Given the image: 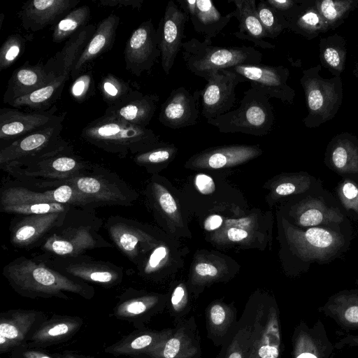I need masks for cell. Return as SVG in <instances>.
Returning <instances> with one entry per match:
<instances>
[{"label":"cell","instance_id":"29","mask_svg":"<svg viewBox=\"0 0 358 358\" xmlns=\"http://www.w3.org/2000/svg\"><path fill=\"white\" fill-rule=\"evenodd\" d=\"M83 324V319L78 316L53 315L32 331L26 345L39 348L65 342L78 332Z\"/></svg>","mask_w":358,"mask_h":358},{"label":"cell","instance_id":"8","mask_svg":"<svg viewBox=\"0 0 358 358\" xmlns=\"http://www.w3.org/2000/svg\"><path fill=\"white\" fill-rule=\"evenodd\" d=\"M269 97L250 88L243 92L240 106L217 118L207 120L222 133H243L257 136L268 135L274 124V113Z\"/></svg>","mask_w":358,"mask_h":358},{"label":"cell","instance_id":"13","mask_svg":"<svg viewBox=\"0 0 358 358\" xmlns=\"http://www.w3.org/2000/svg\"><path fill=\"white\" fill-rule=\"evenodd\" d=\"M105 228L113 243L136 266L157 245L155 234L134 220L111 215L106 221Z\"/></svg>","mask_w":358,"mask_h":358},{"label":"cell","instance_id":"33","mask_svg":"<svg viewBox=\"0 0 358 358\" xmlns=\"http://www.w3.org/2000/svg\"><path fill=\"white\" fill-rule=\"evenodd\" d=\"M119 23L120 17L113 13L99 22L94 35L72 69V78H77L87 64L111 49Z\"/></svg>","mask_w":358,"mask_h":358},{"label":"cell","instance_id":"35","mask_svg":"<svg viewBox=\"0 0 358 358\" xmlns=\"http://www.w3.org/2000/svg\"><path fill=\"white\" fill-rule=\"evenodd\" d=\"M207 336L216 347H222L237 322V310L232 303L222 301L210 303L206 309Z\"/></svg>","mask_w":358,"mask_h":358},{"label":"cell","instance_id":"48","mask_svg":"<svg viewBox=\"0 0 358 358\" xmlns=\"http://www.w3.org/2000/svg\"><path fill=\"white\" fill-rule=\"evenodd\" d=\"M354 1L324 0L317 2L319 13L326 22L333 24L348 11Z\"/></svg>","mask_w":358,"mask_h":358},{"label":"cell","instance_id":"63","mask_svg":"<svg viewBox=\"0 0 358 358\" xmlns=\"http://www.w3.org/2000/svg\"><path fill=\"white\" fill-rule=\"evenodd\" d=\"M357 285H358V280H357Z\"/></svg>","mask_w":358,"mask_h":358},{"label":"cell","instance_id":"40","mask_svg":"<svg viewBox=\"0 0 358 358\" xmlns=\"http://www.w3.org/2000/svg\"><path fill=\"white\" fill-rule=\"evenodd\" d=\"M90 16L91 9L87 5L74 8L55 25L52 35V41L60 43L69 39L87 25Z\"/></svg>","mask_w":358,"mask_h":358},{"label":"cell","instance_id":"27","mask_svg":"<svg viewBox=\"0 0 358 358\" xmlns=\"http://www.w3.org/2000/svg\"><path fill=\"white\" fill-rule=\"evenodd\" d=\"M262 153L257 145H228L206 149L189 160V166L199 169H218L248 162Z\"/></svg>","mask_w":358,"mask_h":358},{"label":"cell","instance_id":"37","mask_svg":"<svg viewBox=\"0 0 358 358\" xmlns=\"http://www.w3.org/2000/svg\"><path fill=\"white\" fill-rule=\"evenodd\" d=\"M319 311L345 329L358 330V292H338L329 298Z\"/></svg>","mask_w":358,"mask_h":358},{"label":"cell","instance_id":"26","mask_svg":"<svg viewBox=\"0 0 358 358\" xmlns=\"http://www.w3.org/2000/svg\"><path fill=\"white\" fill-rule=\"evenodd\" d=\"M292 345V358H330L335 348L320 320L312 326L301 320L294 329Z\"/></svg>","mask_w":358,"mask_h":358},{"label":"cell","instance_id":"53","mask_svg":"<svg viewBox=\"0 0 358 358\" xmlns=\"http://www.w3.org/2000/svg\"><path fill=\"white\" fill-rule=\"evenodd\" d=\"M266 2L284 19L294 10L295 2L292 0H266Z\"/></svg>","mask_w":358,"mask_h":358},{"label":"cell","instance_id":"44","mask_svg":"<svg viewBox=\"0 0 358 358\" xmlns=\"http://www.w3.org/2000/svg\"><path fill=\"white\" fill-rule=\"evenodd\" d=\"M257 12L267 38H275L285 28V19L264 0L257 4Z\"/></svg>","mask_w":358,"mask_h":358},{"label":"cell","instance_id":"15","mask_svg":"<svg viewBox=\"0 0 358 358\" xmlns=\"http://www.w3.org/2000/svg\"><path fill=\"white\" fill-rule=\"evenodd\" d=\"M158 35L151 19L143 21L128 38L124 50L125 68L136 76L150 71L161 57Z\"/></svg>","mask_w":358,"mask_h":358},{"label":"cell","instance_id":"19","mask_svg":"<svg viewBox=\"0 0 358 358\" xmlns=\"http://www.w3.org/2000/svg\"><path fill=\"white\" fill-rule=\"evenodd\" d=\"M189 20L187 14L173 1H169L157 29L161 64L166 75L170 73L182 48L185 27Z\"/></svg>","mask_w":358,"mask_h":358},{"label":"cell","instance_id":"11","mask_svg":"<svg viewBox=\"0 0 358 358\" xmlns=\"http://www.w3.org/2000/svg\"><path fill=\"white\" fill-rule=\"evenodd\" d=\"M265 301L266 296H253L248 301L234 330L215 358H255Z\"/></svg>","mask_w":358,"mask_h":358},{"label":"cell","instance_id":"7","mask_svg":"<svg viewBox=\"0 0 358 358\" xmlns=\"http://www.w3.org/2000/svg\"><path fill=\"white\" fill-rule=\"evenodd\" d=\"M182 48L186 68L204 80L217 70L258 64L262 59V54L253 47L215 46L195 38L183 42Z\"/></svg>","mask_w":358,"mask_h":358},{"label":"cell","instance_id":"36","mask_svg":"<svg viewBox=\"0 0 358 358\" xmlns=\"http://www.w3.org/2000/svg\"><path fill=\"white\" fill-rule=\"evenodd\" d=\"M292 215L301 227H314L320 224L341 223L343 215L338 208L329 207L319 198H307L298 203Z\"/></svg>","mask_w":358,"mask_h":358},{"label":"cell","instance_id":"16","mask_svg":"<svg viewBox=\"0 0 358 358\" xmlns=\"http://www.w3.org/2000/svg\"><path fill=\"white\" fill-rule=\"evenodd\" d=\"M167 301L163 294L129 288L118 296L113 315L132 323L136 329L144 328L154 316L164 311Z\"/></svg>","mask_w":358,"mask_h":358},{"label":"cell","instance_id":"49","mask_svg":"<svg viewBox=\"0 0 358 358\" xmlns=\"http://www.w3.org/2000/svg\"><path fill=\"white\" fill-rule=\"evenodd\" d=\"M337 192L343 207L358 215V185L353 180L345 179L339 184Z\"/></svg>","mask_w":358,"mask_h":358},{"label":"cell","instance_id":"22","mask_svg":"<svg viewBox=\"0 0 358 358\" xmlns=\"http://www.w3.org/2000/svg\"><path fill=\"white\" fill-rule=\"evenodd\" d=\"M52 111L24 113L17 109L0 110V140L6 145L43 128L63 122L64 115Z\"/></svg>","mask_w":358,"mask_h":358},{"label":"cell","instance_id":"5","mask_svg":"<svg viewBox=\"0 0 358 358\" xmlns=\"http://www.w3.org/2000/svg\"><path fill=\"white\" fill-rule=\"evenodd\" d=\"M81 136L88 143L121 158L150 150L161 144L151 129L105 115L88 123L83 129Z\"/></svg>","mask_w":358,"mask_h":358},{"label":"cell","instance_id":"50","mask_svg":"<svg viewBox=\"0 0 358 358\" xmlns=\"http://www.w3.org/2000/svg\"><path fill=\"white\" fill-rule=\"evenodd\" d=\"M219 273L218 268L214 265L205 262H199L194 269L192 285L196 287L203 286L215 280Z\"/></svg>","mask_w":358,"mask_h":358},{"label":"cell","instance_id":"20","mask_svg":"<svg viewBox=\"0 0 358 358\" xmlns=\"http://www.w3.org/2000/svg\"><path fill=\"white\" fill-rule=\"evenodd\" d=\"M243 76L252 88L263 92L269 98L280 99L292 102L294 92L286 81L288 70L283 66H268L262 64L238 65L227 69Z\"/></svg>","mask_w":358,"mask_h":358},{"label":"cell","instance_id":"54","mask_svg":"<svg viewBox=\"0 0 358 358\" xmlns=\"http://www.w3.org/2000/svg\"><path fill=\"white\" fill-rule=\"evenodd\" d=\"M323 57L326 63L331 67L341 70L343 66V56L340 50L336 48L328 47L323 52Z\"/></svg>","mask_w":358,"mask_h":358},{"label":"cell","instance_id":"4","mask_svg":"<svg viewBox=\"0 0 358 358\" xmlns=\"http://www.w3.org/2000/svg\"><path fill=\"white\" fill-rule=\"evenodd\" d=\"M103 220L94 208L72 206L40 246L45 254L71 257L87 250L113 247L99 233Z\"/></svg>","mask_w":358,"mask_h":358},{"label":"cell","instance_id":"12","mask_svg":"<svg viewBox=\"0 0 358 358\" xmlns=\"http://www.w3.org/2000/svg\"><path fill=\"white\" fill-rule=\"evenodd\" d=\"M285 233L292 251L307 262H322L334 256L343 246L339 233L322 227L301 230L285 222Z\"/></svg>","mask_w":358,"mask_h":358},{"label":"cell","instance_id":"3","mask_svg":"<svg viewBox=\"0 0 358 358\" xmlns=\"http://www.w3.org/2000/svg\"><path fill=\"white\" fill-rule=\"evenodd\" d=\"M72 206L95 208L96 206L73 186L37 190L14 180L1 185L0 212L15 215L64 212Z\"/></svg>","mask_w":358,"mask_h":358},{"label":"cell","instance_id":"30","mask_svg":"<svg viewBox=\"0 0 358 358\" xmlns=\"http://www.w3.org/2000/svg\"><path fill=\"white\" fill-rule=\"evenodd\" d=\"M55 79L46 72L42 62L31 65L27 61L13 71L3 94V102L10 105L15 99L50 84Z\"/></svg>","mask_w":358,"mask_h":358},{"label":"cell","instance_id":"17","mask_svg":"<svg viewBox=\"0 0 358 358\" xmlns=\"http://www.w3.org/2000/svg\"><path fill=\"white\" fill-rule=\"evenodd\" d=\"M68 210L16 216L9 227L10 244L26 250L40 247L60 224Z\"/></svg>","mask_w":358,"mask_h":358},{"label":"cell","instance_id":"45","mask_svg":"<svg viewBox=\"0 0 358 358\" xmlns=\"http://www.w3.org/2000/svg\"><path fill=\"white\" fill-rule=\"evenodd\" d=\"M167 305L171 317L175 322L187 317L190 311L188 292L183 284H179L172 291Z\"/></svg>","mask_w":358,"mask_h":358},{"label":"cell","instance_id":"2","mask_svg":"<svg viewBox=\"0 0 358 358\" xmlns=\"http://www.w3.org/2000/svg\"><path fill=\"white\" fill-rule=\"evenodd\" d=\"M93 164L74 154L66 142L39 155L9 163L1 169L29 188L48 190L64 185Z\"/></svg>","mask_w":358,"mask_h":358},{"label":"cell","instance_id":"51","mask_svg":"<svg viewBox=\"0 0 358 358\" xmlns=\"http://www.w3.org/2000/svg\"><path fill=\"white\" fill-rule=\"evenodd\" d=\"M93 90V79L91 73L80 75L74 80L71 88V93L74 99L81 103L90 94Z\"/></svg>","mask_w":358,"mask_h":358},{"label":"cell","instance_id":"18","mask_svg":"<svg viewBox=\"0 0 358 358\" xmlns=\"http://www.w3.org/2000/svg\"><path fill=\"white\" fill-rule=\"evenodd\" d=\"M201 338L194 315L176 323L171 334L140 358H201Z\"/></svg>","mask_w":358,"mask_h":358},{"label":"cell","instance_id":"57","mask_svg":"<svg viewBox=\"0 0 358 358\" xmlns=\"http://www.w3.org/2000/svg\"><path fill=\"white\" fill-rule=\"evenodd\" d=\"M97 2L104 6H130L140 9L143 0H99Z\"/></svg>","mask_w":358,"mask_h":358},{"label":"cell","instance_id":"25","mask_svg":"<svg viewBox=\"0 0 358 358\" xmlns=\"http://www.w3.org/2000/svg\"><path fill=\"white\" fill-rule=\"evenodd\" d=\"M199 98L183 87L173 90L162 104L159 121L171 129H178L198 122Z\"/></svg>","mask_w":358,"mask_h":358},{"label":"cell","instance_id":"39","mask_svg":"<svg viewBox=\"0 0 358 358\" xmlns=\"http://www.w3.org/2000/svg\"><path fill=\"white\" fill-rule=\"evenodd\" d=\"M303 84L310 111L328 116L337 101L334 87L321 80H306Z\"/></svg>","mask_w":358,"mask_h":358},{"label":"cell","instance_id":"59","mask_svg":"<svg viewBox=\"0 0 358 358\" xmlns=\"http://www.w3.org/2000/svg\"><path fill=\"white\" fill-rule=\"evenodd\" d=\"M223 222L222 217L219 215L208 216L204 221L203 227L206 231H213L220 228Z\"/></svg>","mask_w":358,"mask_h":358},{"label":"cell","instance_id":"32","mask_svg":"<svg viewBox=\"0 0 358 358\" xmlns=\"http://www.w3.org/2000/svg\"><path fill=\"white\" fill-rule=\"evenodd\" d=\"M282 341L277 303L266 297L262 327L257 342L255 358H281Z\"/></svg>","mask_w":358,"mask_h":358},{"label":"cell","instance_id":"52","mask_svg":"<svg viewBox=\"0 0 358 358\" xmlns=\"http://www.w3.org/2000/svg\"><path fill=\"white\" fill-rule=\"evenodd\" d=\"M11 358H55L38 348H30L28 345H20L10 352Z\"/></svg>","mask_w":358,"mask_h":358},{"label":"cell","instance_id":"46","mask_svg":"<svg viewBox=\"0 0 358 358\" xmlns=\"http://www.w3.org/2000/svg\"><path fill=\"white\" fill-rule=\"evenodd\" d=\"M25 41L19 34H11L7 37L0 49V70L10 66L22 54Z\"/></svg>","mask_w":358,"mask_h":358},{"label":"cell","instance_id":"28","mask_svg":"<svg viewBox=\"0 0 358 358\" xmlns=\"http://www.w3.org/2000/svg\"><path fill=\"white\" fill-rule=\"evenodd\" d=\"M159 101L157 94H145L135 90L120 102L109 106L104 115L133 125L146 127L156 112Z\"/></svg>","mask_w":358,"mask_h":358},{"label":"cell","instance_id":"58","mask_svg":"<svg viewBox=\"0 0 358 358\" xmlns=\"http://www.w3.org/2000/svg\"><path fill=\"white\" fill-rule=\"evenodd\" d=\"M334 348L336 349L358 348V334L346 335L334 344Z\"/></svg>","mask_w":358,"mask_h":358},{"label":"cell","instance_id":"10","mask_svg":"<svg viewBox=\"0 0 358 358\" xmlns=\"http://www.w3.org/2000/svg\"><path fill=\"white\" fill-rule=\"evenodd\" d=\"M40 258L48 266L62 273L105 288L120 285L124 278V268L122 266L84 254L71 257L44 254Z\"/></svg>","mask_w":358,"mask_h":358},{"label":"cell","instance_id":"60","mask_svg":"<svg viewBox=\"0 0 358 358\" xmlns=\"http://www.w3.org/2000/svg\"><path fill=\"white\" fill-rule=\"evenodd\" d=\"M196 1L197 0H176L180 9L187 14L189 19L196 10Z\"/></svg>","mask_w":358,"mask_h":358},{"label":"cell","instance_id":"31","mask_svg":"<svg viewBox=\"0 0 358 358\" xmlns=\"http://www.w3.org/2000/svg\"><path fill=\"white\" fill-rule=\"evenodd\" d=\"M173 328L162 330L147 327L136 329L130 334L106 347L104 352L115 357L129 356L140 358L149 350L162 343L171 333Z\"/></svg>","mask_w":358,"mask_h":358},{"label":"cell","instance_id":"62","mask_svg":"<svg viewBox=\"0 0 358 358\" xmlns=\"http://www.w3.org/2000/svg\"><path fill=\"white\" fill-rule=\"evenodd\" d=\"M251 223L252 221L249 218H241L238 220H228L227 222H226V225L231 224V226L228 227H236L243 229H249V227H250Z\"/></svg>","mask_w":358,"mask_h":358},{"label":"cell","instance_id":"1","mask_svg":"<svg viewBox=\"0 0 358 358\" xmlns=\"http://www.w3.org/2000/svg\"><path fill=\"white\" fill-rule=\"evenodd\" d=\"M2 275L16 293L32 299L55 297L67 300L66 292L87 300L95 295L93 286L50 268L40 257H17L4 266Z\"/></svg>","mask_w":358,"mask_h":358},{"label":"cell","instance_id":"34","mask_svg":"<svg viewBox=\"0 0 358 358\" xmlns=\"http://www.w3.org/2000/svg\"><path fill=\"white\" fill-rule=\"evenodd\" d=\"M235 10L233 17L238 22V31L233 34L241 40L249 41L263 49H273L275 45L264 40L266 33L262 27L257 12L255 0H231Z\"/></svg>","mask_w":358,"mask_h":358},{"label":"cell","instance_id":"61","mask_svg":"<svg viewBox=\"0 0 358 358\" xmlns=\"http://www.w3.org/2000/svg\"><path fill=\"white\" fill-rule=\"evenodd\" d=\"M55 358H98L93 356H88L76 353L72 351L65 350L62 352L53 354Z\"/></svg>","mask_w":358,"mask_h":358},{"label":"cell","instance_id":"55","mask_svg":"<svg viewBox=\"0 0 358 358\" xmlns=\"http://www.w3.org/2000/svg\"><path fill=\"white\" fill-rule=\"evenodd\" d=\"M195 185L203 194H209L215 189L214 181L211 177L206 174H198L195 178Z\"/></svg>","mask_w":358,"mask_h":358},{"label":"cell","instance_id":"47","mask_svg":"<svg viewBox=\"0 0 358 358\" xmlns=\"http://www.w3.org/2000/svg\"><path fill=\"white\" fill-rule=\"evenodd\" d=\"M310 176L304 173L292 174L282 178L275 187L274 193L285 196L306 192L310 185Z\"/></svg>","mask_w":358,"mask_h":358},{"label":"cell","instance_id":"21","mask_svg":"<svg viewBox=\"0 0 358 358\" xmlns=\"http://www.w3.org/2000/svg\"><path fill=\"white\" fill-rule=\"evenodd\" d=\"M46 315L36 310L12 309L0 313V353L10 352L25 345L29 336L45 320Z\"/></svg>","mask_w":358,"mask_h":358},{"label":"cell","instance_id":"43","mask_svg":"<svg viewBox=\"0 0 358 358\" xmlns=\"http://www.w3.org/2000/svg\"><path fill=\"white\" fill-rule=\"evenodd\" d=\"M177 152L176 147L173 144H159L158 146L138 153L134 156V162L148 170L167 163Z\"/></svg>","mask_w":358,"mask_h":358},{"label":"cell","instance_id":"23","mask_svg":"<svg viewBox=\"0 0 358 358\" xmlns=\"http://www.w3.org/2000/svg\"><path fill=\"white\" fill-rule=\"evenodd\" d=\"M63 122L24 136L1 147L0 168L16 160L42 154L64 143Z\"/></svg>","mask_w":358,"mask_h":358},{"label":"cell","instance_id":"42","mask_svg":"<svg viewBox=\"0 0 358 358\" xmlns=\"http://www.w3.org/2000/svg\"><path fill=\"white\" fill-rule=\"evenodd\" d=\"M99 88L108 106L120 102L135 90L129 83L111 73H108L101 79Z\"/></svg>","mask_w":358,"mask_h":358},{"label":"cell","instance_id":"14","mask_svg":"<svg viewBox=\"0 0 358 358\" xmlns=\"http://www.w3.org/2000/svg\"><path fill=\"white\" fill-rule=\"evenodd\" d=\"M204 88L195 92L201 99V114L214 119L231 110L236 102L235 88L247 80L229 69H220L210 75Z\"/></svg>","mask_w":358,"mask_h":358},{"label":"cell","instance_id":"24","mask_svg":"<svg viewBox=\"0 0 358 358\" xmlns=\"http://www.w3.org/2000/svg\"><path fill=\"white\" fill-rule=\"evenodd\" d=\"M79 3V0H30L23 3L17 16L25 30L35 32L56 24Z\"/></svg>","mask_w":358,"mask_h":358},{"label":"cell","instance_id":"9","mask_svg":"<svg viewBox=\"0 0 358 358\" xmlns=\"http://www.w3.org/2000/svg\"><path fill=\"white\" fill-rule=\"evenodd\" d=\"M86 196L96 207L101 206H130L138 193L115 172L99 164L66 181Z\"/></svg>","mask_w":358,"mask_h":358},{"label":"cell","instance_id":"38","mask_svg":"<svg viewBox=\"0 0 358 358\" xmlns=\"http://www.w3.org/2000/svg\"><path fill=\"white\" fill-rule=\"evenodd\" d=\"M233 17L232 13L223 15L210 0H197L194 13L189 17L194 29L204 37V42L212 43Z\"/></svg>","mask_w":358,"mask_h":358},{"label":"cell","instance_id":"41","mask_svg":"<svg viewBox=\"0 0 358 358\" xmlns=\"http://www.w3.org/2000/svg\"><path fill=\"white\" fill-rule=\"evenodd\" d=\"M331 162L340 173H358V148L349 141H339L332 150Z\"/></svg>","mask_w":358,"mask_h":358},{"label":"cell","instance_id":"56","mask_svg":"<svg viewBox=\"0 0 358 358\" xmlns=\"http://www.w3.org/2000/svg\"><path fill=\"white\" fill-rule=\"evenodd\" d=\"M224 235L230 241L239 242L248 238L249 233L245 229L230 227L224 229Z\"/></svg>","mask_w":358,"mask_h":358},{"label":"cell","instance_id":"6","mask_svg":"<svg viewBox=\"0 0 358 358\" xmlns=\"http://www.w3.org/2000/svg\"><path fill=\"white\" fill-rule=\"evenodd\" d=\"M93 24H87L69 38L62 49L44 64L48 73L55 77L49 85L13 101L10 106L15 108H27L45 111L61 96L66 82L79 56L96 31Z\"/></svg>","mask_w":358,"mask_h":358}]
</instances>
